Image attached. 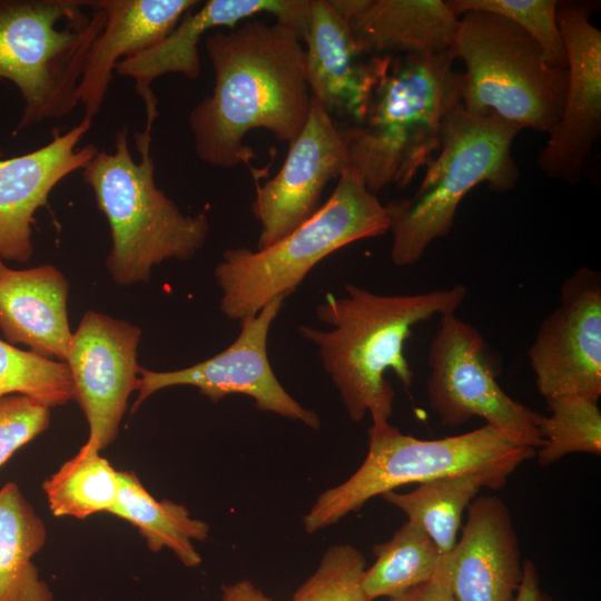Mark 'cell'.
Listing matches in <instances>:
<instances>
[{
	"instance_id": "cell-15",
	"label": "cell",
	"mask_w": 601,
	"mask_h": 601,
	"mask_svg": "<svg viewBox=\"0 0 601 601\" xmlns=\"http://www.w3.org/2000/svg\"><path fill=\"white\" fill-rule=\"evenodd\" d=\"M278 173L257 183L252 211L260 223L257 249L288 235L321 207L326 185L351 167L342 129L313 97L307 120L288 144Z\"/></svg>"
},
{
	"instance_id": "cell-14",
	"label": "cell",
	"mask_w": 601,
	"mask_h": 601,
	"mask_svg": "<svg viewBox=\"0 0 601 601\" xmlns=\"http://www.w3.org/2000/svg\"><path fill=\"white\" fill-rule=\"evenodd\" d=\"M591 4L559 1L556 19L566 55L562 115L548 134L538 164L550 178L574 184L601 134V31Z\"/></svg>"
},
{
	"instance_id": "cell-23",
	"label": "cell",
	"mask_w": 601,
	"mask_h": 601,
	"mask_svg": "<svg viewBox=\"0 0 601 601\" xmlns=\"http://www.w3.org/2000/svg\"><path fill=\"white\" fill-rule=\"evenodd\" d=\"M47 540L42 519L16 482L0 489V601H53L33 556Z\"/></svg>"
},
{
	"instance_id": "cell-30",
	"label": "cell",
	"mask_w": 601,
	"mask_h": 601,
	"mask_svg": "<svg viewBox=\"0 0 601 601\" xmlns=\"http://www.w3.org/2000/svg\"><path fill=\"white\" fill-rule=\"evenodd\" d=\"M460 17L467 11H485L514 22L535 40L545 60L553 67L566 69V55L559 29L556 0H447Z\"/></svg>"
},
{
	"instance_id": "cell-12",
	"label": "cell",
	"mask_w": 601,
	"mask_h": 601,
	"mask_svg": "<svg viewBox=\"0 0 601 601\" xmlns=\"http://www.w3.org/2000/svg\"><path fill=\"white\" fill-rule=\"evenodd\" d=\"M540 394L601 395V278L587 267L566 278L558 306L541 323L529 348Z\"/></svg>"
},
{
	"instance_id": "cell-17",
	"label": "cell",
	"mask_w": 601,
	"mask_h": 601,
	"mask_svg": "<svg viewBox=\"0 0 601 601\" xmlns=\"http://www.w3.org/2000/svg\"><path fill=\"white\" fill-rule=\"evenodd\" d=\"M304 42L311 96L333 118L358 122L393 56L362 52L348 22L331 0H311Z\"/></svg>"
},
{
	"instance_id": "cell-32",
	"label": "cell",
	"mask_w": 601,
	"mask_h": 601,
	"mask_svg": "<svg viewBox=\"0 0 601 601\" xmlns=\"http://www.w3.org/2000/svg\"><path fill=\"white\" fill-rule=\"evenodd\" d=\"M50 408L21 394L0 396V466L50 425Z\"/></svg>"
},
{
	"instance_id": "cell-26",
	"label": "cell",
	"mask_w": 601,
	"mask_h": 601,
	"mask_svg": "<svg viewBox=\"0 0 601 601\" xmlns=\"http://www.w3.org/2000/svg\"><path fill=\"white\" fill-rule=\"evenodd\" d=\"M373 553L376 561L362 579L370 601L381 597L392 600L430 581L442 559L427 533L408 520L388 541L374 545Z\"/></svg>"
},
{
	"instance_id": "cell-34",
	"label": "cell",
	"mask_w": 601,
	"mask_h": 601,
	"mask_svg": "<svg viewBox=\"0 0 601 601\" xmlns=\"http://www.w3.org/2000/svg\"><path fill=\"white\" fill-rule=\"evenodd\" d=\"M513 601H556L541 589L538 570L530 560L523 563L522 581Z\"/></svg>"
},
{
	"instance_id": "cell-27",
	"label": "cell",
	"mask_w": 601,
	"mask_h": 601,
	"mask_svg": "<svg viewBox=\"0 0 601 601\" xmlns=\"http://www.w3.org/2000/svg\"><path fill=\"white\" fill-rule=\"evenodd\" d=\"M118 473L98 449L86 442L42 483L51 513L76 519L109 513L119 491Z\"/></svg>"
},
{
	"instance_id": "cell-10",
	"label": "cell",
	"mask_w": 601,
	"mask_h": 601,
	"mask_svg": "<svg viewBox=\"0 0 601 601\" xmlns=\"http://www.w3.org/2000/svg\"><path fill=\"white\" fill-rule=\"evenodd\" d=\"M427 362L428 403L445 426L456 427L477 416L535 451L542 446L541 415L501 388L486 343L474 326L454 313L442 315Z\"/></svg>"
},
{
	"instance_id": "cell-6",
	"label": "cell",
	"mask_w": 601,
	"mask_h": 601,
	"mask_svg": "<svg viewBox=\"0 0 601 601\" xmlns=\"http://www.w3.org/2000/svg\"><path fill=\"white\" fill-rule=\"evenodd\" d=\"M535 450L508 432L485 424L440 440L402 433L390 422L368 428V451L362 465L339 485L327 489L304 516L309 534L337 523L370 499L411 483L462 474H484L501 487Z\"/></svg>"
},
{
	"instance_id": "cell-11",
	"label": "cell",
	"mask_w": 601,
	"mask_h": 601,
	"mask_svg": "<svg viewBox=\"0 0 601 601\" xmlns=\"http://www.w3.org/2000/svg\"><path fill=\"white\" fill-rule=\"evenodd\" d=\"M284 298L266 304L256 315L240 322V333L224 351L189 367L156 372L139 367L136 412L151 394L170 386L189 385L211 402L230 394H244L263 412L276 413L303 422L312 428L321 426L319 416L302 406L279 383L270 366L267 338L270 326L284 306Z\"/></svg>"
},
{
	"instance_id": "cell-19",
	"label": "cell",
	"mask_w": 601,
	"mask_h": 601,
	"mask_svg": "<svg viewBox=\"0 0 601 601\" xmlns=\"http://www.w3.org/2000/svg\"><path fill=\"white\" fill-rule=\"evenodd\" d=\"M456 601H513L523 564L509 508L497 496L476 497L467 506L463 533L446 554Z\"/></svg>"
},
{
	"instance_id": "cell-7",
	"label": "cell",
	"mask_w": 601,
	"mask_h": 601,
	"mask_svg": "<svg viewBox=\"0 0 601 601\" xmlns=\"http://www.w3.org/2000/svg\"><path fill=\"white\" fill-rule=\"evenodd\" d=\"M105 20L95 0H0V78L23 100L14 132L76 108L86 58Z\"/></svg>"
},
{
	"instance_id": "cell-29",
	"label": "cell",
	"mask_w": 601,
	"mask_h": 601,
	"mask_svg": "<svg viewBox=\"0 0 601 601\" xmlns=\"http://www.w3.org/2000/svg\"><path fill=\"white\" fill-rule=\"evenodd\" d=\"M26 395L51 408L73 400L66 362H55L0 339V396Z\"/></svg>"
},
{
	"instance_id": "cell-20",
	"label": "cell",
	"mask_w": 601,
	"mask_h": 601,
	"mask_svg": "<svg viewBox=\"0 0 601 601\" xmlns=\"http://www.w3.org/2000/svg\"><path fill=\"white\" fill-rule=\"evenodd\" d=\"M106 13L104 28L86 58L78 86L85 117L99 112L116 65L165 38L198 0H95Z\"/></svg>"
},
{
	"instance_id": "cell-24",
	"label": "cell",
	"mask_w": 601,
	"mask_h": 601,
	"mask_svg": "<svg viewBox=\"0 0 601 601\" xmlns=\"http://www.w3.org/2000/svg\"><path fill=\"white\" fill-rule=\"evenodd\" d=\"M118 475L119 491L109 514L137 528L151 552L167 548L184 565H199L201 556L193 541L206 540L209 525L190 518L181 504L167 499L156 500L134 472L119 471Z\"/></svg>"
},
{
	"instance_id": "cell-8",
	"label": "cell",
	"mask_w": 601,
	"mask_h": 601,
	"mask_svg": "<svg viewBox=\"0 0 601 601\" xmlns=\"http://www.w3.org/2000/svg\"><path fill=\"white\" fill-rule=\"evenodd\" d=\"M519 131L495 117L471 115L463 106L456 110L416 191L385 205L394 265L415 264L435 239L445 237L460 203L477 185L499 193L516 185L512 144Z\"/></svg>"
},
{
	"instance_id": "cell-31",
	"label": "cell",
	"mask_w": 601,
	"mask_h": 601,
	"mask_svg": "<svg viewBox=\"0 0 601 601\" xmlns=\"http://www.w3.org/2000/svg\"><path fill=\"white\" fill-rule=\"evenodd\" d=\"M366 562L349 544L331 546L317 570L296 590L293 601H370L362 588Z\"/></svg>"
},
{
	"instance_id": "cell-4",
	"label": "cell",
	"mask_w": 601,
	"mask_h": 601,
	"mask_svg": "<svg viewBox=\"0 0 601 601\" xmlns=\"http://www.w3.org/2000/svg\"><path fill=\"white\" fill-rule=\"evenodd\" d=\"M151 131L134 135L140 161L129 151L128 129L115 137V152L98 150L82 169L105 215L111 238L106 267L119 286L150 279L151 268L167 259L193 258L205 245L210 225L205 213L185 215L155 181Z\"/></svg>"
},
{
	"instance_id": "cell-3",
	"label": "cell",
	"mask_w": 601,
	"mask_h": 601,
	"mask_svg": "<svg viewBox=\"0 0 601 601\" xmlns=\"http://www.w3.org/2000/svg\"><path fill=\"white\" fill-rule=\"evenodd\" d=\"M449 52L393 56L364 117L341 128L366 188L410 185L440 150L462 106L463 72Z\"/></svg>"
},
{
	"instance_id": "cell-28",
	"label": "cell",
	"mask_w": 601,
	"mask_h": 601,
	"mask_svg": "<svg viewBox=\"0 0 601 601\" xmlns=\"http://www.w3.org/2000/svg\"><path fill=\"white\" fill-rule=\"evenodd\" d=\"M549 416H540L539 432L543 444L536 450L541 466L566 454L601 453V412L598 401L584 396L550 400Z\"/></svg>"
},
{
	"instance_id": "cell-5",
	"label": "cell",
	"mask_w": 601,
	"mask_h": 601,
	"mask_svg": "<svg viewBox=\"0 0 601 601\" xmlns=\"http://www.w3.org/2000/svg\"><path fill=\"white\" fill-rule=\"evenodd\" d=\"M388 230L385 205L349 167L327 201L288 235L263 249L236 247L224 252L214 269L221 292L220 311L235 321L256 315L269 302L286 299L332 253Z\"/></svg>"
},
{
	"instance_id": "cell-25",
	"label": "cell",
	"mask_w": 601,
	"mask_h": 601,
	"mask_svg": "<svg viewBox=\"0 0 601 601\" xmlns=\"http://www.w3.org/2000/svg\"><path fill=\"white\" fill-rule=\"evenodd\" d=\"M482 487L501 486L484 474L451 475L420 483L407 493L387 491L381 496L402 510L408 521L421 526L440 553H450L456 544L463 512Z\"/></svg>"
},
{
	"instance_id": "cell-1",
	"label": "cell",
	"mask_w": 601,
	"mask_h": 601,
	"mask_svg": "<svg viewBox=\"0 0 601 601\" xmlns=\"http://www.w3.org/2000/svg\"><path fill=\"white\" fill-rule=\"evenodd\" d=\"M302 41L287 26L255 19L205 38L214 88L189 114L200 160L221 168L244 164L254 171L256 155L244 142L249 131L264 129L288 144L298 136L312 99Z\"/></svg>"
},
{
	"instance_id": "cell-2",
	"label": "cell",
	"mask_w": 601,
	"mask_h": 601,
	"mask_svg": "<svg viewBox=\"0 0 601 601\" xmlns=\"http://www.w3.org/2000/svg\"><path fill=\"white\" fill-rule=\"evenodd\" d=\"M345 290L344 297L326 294L315 308L328 331L302 325L298 332L317 347L349 418L357 422L370 413L373 424L387 423L395 392L385 372L392 370L410 388L413 371L404 343L412 328L434 315L454 313L467 289L457 284L415 295H380L347 284Z\"/></svg>"
},
{
	"instance_id": "cell-21",
	"label": "cell",
	"mask_w": 601,
	"mask_h": 601,
	"mask_svg": "<svg viewBox=\"0 0 601 601\" xmlns=\"http://www.w3.org/2000/svg\"><path fill=\"white\" fill-rule=\"evenodd\" d=\"M368 56L449 52L460 17L443 0H331Z\"/></svg>"
},
{
	"instance_id": "cell-13",
	"label": "cell",
	"mask_w": 601,
	"mask_h": 601,
	"mask_svg": "<svg viewBox=\"0 0 601 601\" xmlns=\"http://www.w3.org/2000/svg\"><path fill=\"white\" fill-rule=\"evenodd\" d=\"M140 336L138 326L93 311L83 315L72 334L65 362L73 400L89 425L87 443L99 451L115 441L128 398L138 388Z\"/></svg>"
},
{
	"instance_id": "cell-22",
	"label": "cell",
	"mask_w": 601,
	"mask_h": 601,
	"mask_svg": "<svg viewBox=\"0 0 601 601\" xmlns=\"http://www.w3.org/2000/svg\"><path fill=\"white\" fill-rule=\"evenodd\" d=\"M68 295L69 283L57 267L13 269L0 259V329L7 342L65 362L72 337Z\"/></svg>"
},
{
	"instance_id": "cell-9",
	"label": "cell",
	"mask_w": 601,
	"mask_h": 601,
	"mask_svg": "<svg viewBox=\"0 0 601 601\" xmlns=\"http://www.w3.org/2000/svg\"><path fill=\"white\" fill-rule=\"evenodd\" d=\"M450 53L465 66L466 112L546 135L559 121L568 71L551 66L535 40L514 22L491 12H464Z\"/></svg>"
},
{
	"instance_id": "cell-18",
	"label": "cell",
	"mask_w": 601,
	"mask_h": 601,
	"mask_svg": "<svg viewBox=\"0 0 601 601\" xmlns=\"http://www.w3.org/2000/svg\"><path fill=\"white\" fill-rule=\"evenodd\" d=\"M92 119L83 117L65 134L55 130L45 146L0 160V259L24 263L33 254L35 213L48 205L51 190L65 177L83 169L98 148L78 145Z\"/></svg>"
},
{
	"instance_id": "cell-16",
	"label": "cell",
	"mask_w": 601,
	"mask_h": 601,
	"mask_svg": "<svg viewBox=\"0 0 601 601\" xmlns=\"http://www.w3.org/2000/svg\"><path fill=\"white\" fill-rule=\"evenodd\" d=\"M311 0H208L198 10L187 12L177 26L151 47L120 60L117 75L130 77L146 108V128L151 131L158 117V99L152 82L166 73H180L190 80L199 77L198 45L207 31L231 29L256 14L267 13L304 40Z\"/></svg>"
},
{
	"instance_id": "cell-35",
	"label": "cell",
	"mask_w": 601,
	"mask_h": 601,
	"mask_svg": "<svg viewBox=\"0 0 601 601\" xmlns=\"http://www.w3.org/2000/svg\"><path fill=\"white\" fill-rule=\"evenodd\" d=\"M220 601H272V599L249 580H240L223 587Z\"/></svg>"
},
{
	"instance_id": "cell-33",
	"label": "cell",
	"mask_w": 601,
	"mask_h": 601,
	"mask_svg": "<svg viewBox=\"0 0 601 601\" xmlns=\"http://www.w3.org/2000/svg\"><path fill=\"white\" fill-rule=\"evenodd\" d=\"M391 601H456L451 589L446 554L442 555L435 575Z\"/></svg>"
}]
</instances>
